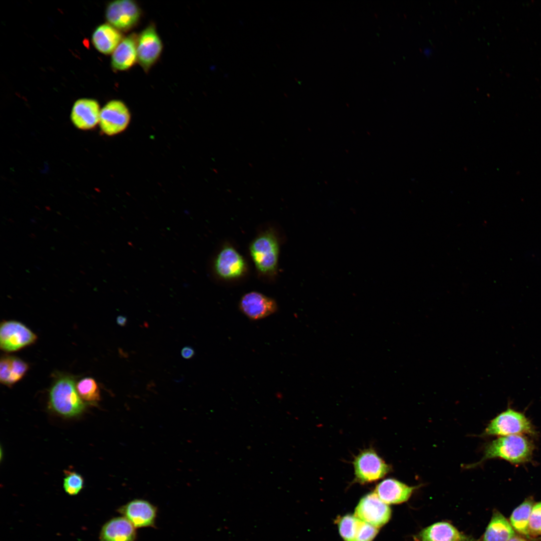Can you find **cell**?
I'll use <instances>...</instances> for the list:
<instances>
[{
  "instance_id": "cell-1",
  "label": "cell",
  "mask_w": 541,
  "mask_h": 541,
  "mask_svg": "<svg viewBox=\"0 0 541 541\" xmlns=\"http://www.w3.org/2000/svg\"><path fill=\"white\" fill-rule=\"evenodd\" d=\"M76 385L72 375L62 374L56 378L49 394V403L55 412L70 418L79 416L84 411L86 404L80 397Z\"/></svg>"
},
{
  "instance_id": "cell-2",
  "label": "cell",
  "mask_w": 541,
  "mask_h": 541,
  "mask_svg": "<svg viewBox=\"0 0 541 541\" xmlns=\"http://www.w3.org/2000/svg\"><path fill=\"white\" fill-rule=\"evenodd\" d=\"M533 450L532 442L520 434L504 436L489 443L485 447L481 460L470 465L469 467L477 466L487 459L497 457L512 463H523L530 459Z\"/></svg>"
},
{
  "instance_id": "cell-3",
  "label": "cell",
  "mask_w": 541,
  "mask_h": 541,
  "mask_svg": "<svg viewBox=\"0 0 541 541\" xmlns=\"http://www.w3.org/2000/svg\"><path fill=\"white\" fill-rule=\"evenodd\" d=\"M249 250L257 270L263 274H272L276 271L279 246L277 237L272 232H265L255 238L251 243Z\"/></svg>"
},
{
  "instance_id": "cell-4",
  "label": "cell",
  "mask_w": 541,
  "mask_h": 541,
  "mask_svg": "<svg viewBox=\"0 0 541 541\" xmlns=\"http://www.w3.org/2000/svg\"><path fill=\"white\" fill-rule=\"evenodd\" d=\"M355 480L361 484L372 482L384 477L391 468L373 449L362 451L353 461Z\"/></svg>"
},
{
  "instance_id": "cell-5",
  "label": "cell",
  "mask_w": 541,
  "mask_h": 541,
  "mask_svg": "<svg viewBox=\"0 0 541 541\" xmlns=\"http://www.w3.org/2000/svg\"><path fill=\"white\" fill-rule=\"evenodd\" d=\"M521 433H533L532 425L523 414L510 408L493 419L483 432L503 436Z\"/></svg>"
},
{
  "instance_id": "cell-6",
  "label": "cell",
  "mask_w": 541,
  "mask_h": 541,
  "mask_svg": "<svg viewBox=\"0 0 541 541\" xmlns=\"http://www.w3.org/2000/svg\"><path fill=\"white\" fill-rule=\"evenodd\" d=\"M37 335L20 322L3 321L0 326V348L5 352H13L35 343Z\"/></svg>"
},
{
  "instance_id": "cell-7",
  "label": "cell",
  "mask_w": 541,
  "mask_h": 541,
  "mask_svg": "<svg viewBox=\"0 0 541 541\" xmlns=\"http://www.w3.org/2000/svg\"><path fill=\"white\" fill-rule=\"evenodd\" d=\"M130 118V111L125 104L114 100L108 102L101 110L99 124L105 134L113 136L127 128Z\"/></svg>"
},
{
  "instance_id": "cell-8",
  "label": "cell",
  "mask_w": 541,
  "mask_h": 541,
  "mask_svg": "<svg viewBox=\"0 0 541 541\" xmlns=\"http://www.w3.org/2000/svg\"><path fill=\"white\" fill-rule=\"evenodd\" d=\"M354 515L359 519L378 528L388 522L391 510L375 493H368L358 504Z\"/></svg>"
},
{
  "instance_id": "cell-9",
  "label": "cell",
  "mask_w": 541,
  "mask_h": 541,
  "mask_svg": "<svg viewBox=\"0 0 541 541\" xmlns=\"http://www.w3.org/2000/svg\"><path fill=\"white\" fill-rule=\"evenodd\" d=\"M162 49V41L154 25L147 26L137 36V62L145 71L155 64Z\"/></svg>"
},
{
  "instance_id": "cell-10",
  "label": "cell",
  "mask_w": 541,
  "mask_h": 541,
  "mask_svg": "<svg viewBox=\"0 0 541 541\" xmlns=\"http://www.w3.org/2000/svg\"><path fill=\"white\" fill-rule=\"evenodd\" d=\"M141 10L133 1L119 0L110 3L106 11L108 22L118 30L127 31L138 23Z\"/></svg>"
},
{
  "instance_id": "cell-11",
  "label": "cell",
  "mask_w": 541,
  "mask_h": 541,
  "mask_svg": "<svg viewBox=\"0 0 541 541\" xmlns=\"http://www.w3.org/2000/svg\"><path fill=\"white\" fill-rule=\"evenodd\" d=\"M239 308L249 319L259 320L275 313L278 305L273 299L259 292H251L242 297Z\"/></svg>"
},
{
  "instance_id": "cell-12",
  "label": "cell",
  "mask_w": 541,
  "mask_h": 541,
  "mask_svg": "<svg viewBox=\"0 0 541 541\" xmlns=\"http://www.w3.org/2000/svg\"><path fill=\"white\" fill-rule=\"evenodd\" d=\"M135 528L153 526L157 515V508L150 502L135 499L118 509Z\"/></svg>"
},
{
  "instance_id": "cell-13",
  "label": "cell",
  "mask_w": 541,
  "mask_h": 541,
  "mask_svg": "<svg viewBox=\"0 0 541 541\" xmlns=\"http://www.w3.org/2000/svg\"><path fill=\"white\" fill-rule=\"evenodd\" d=\"M214 266L219 277L230 280L241 276L245 272L246 264L238 252L232 247L227 246L217 254Z\"/></svg>"
},
{
  "instance_id": "cell-14",
  "label": "cell",
  "mask_w": 541,
  "mask_h": 541,
  "mask_svg": "<svg viewBox=\"0 0 541 541\" xmlns=\"http://www.w3.org/2000/svg\"><path fill=\"white\" fill-rule=\"evenodd\" d=\"M101 110L98 103L93 99H81L74 104L71 120L78 129L87 130L99 123Z\"/></svg>"
},
{
  "instance_id": "cell-15",
  "label": "cell",
  "mask_w": 541,
  "mask_h": 541,
  "mask_svg": "<svg viewBox=\"0 0 541 541\" xmlns=\"http://www.w3.org/2000/svg\"><path fill=\"white\" fill-rule=\"evenodd\" d=\"M414 538L416 541H477L446 521L437 522L423 528Z\"/></svg>"
},
{
  "instance_id": "cell-16",
  "label": "cell",
  "mask_w": 541,
  "mask_h": 541,
  "mask_svg": "<svg viewBox=\"0 0 541 541\" xmlns=\"http://www.w3.org/2000/svg\"><path fill=\"white\" fill-rule=\"evenodd\" d=\"M417 486H410L393 478L386 479L376 487L374 492L387 504L407 501Z\"/></svg>"
},
{
  "instance_id": "cell-17",
  "label": "cell",
  "mask_w": 541,
  "mask_h": 541,
  "mask_svg": "<svg viewBox=\"0 0 541 541\" xmlns=\"http://www.w3.org/2000/svg\"><path fill=\"white\" fill-rule=\"evenodd\" d=\"M135 528L124 516L112 518L102 526L100 541H135Z\"/></svg>"
},
{
  "instance_id": "cell-18",
  "label": "cell",
  "mask_w": 541,
  "mask_h": 541,
  "mask_svg": "<svg viewBox=\"0 0 541 541\" xmlns=\"http://www.w3.org/2000/svg\"><path fill=\"white\" fill-rule=\"evenodd\" d=\"M137 36L134 34L122 39L113 52L111 64L116 70L126 71L137 61Z\"/></svg>"
},
{
  "instance_id": "cell-19",
  "label": "cell",
  "mask_w": 541,
  "mask_h": 541,
  "mask_svg": "<svg viewBox=\"0 0 541 541\" xmlns=\"http://www.w3.org/2000/svg\"><path fill=\"white\" fill-rule=\"evenodd\" d=\"M28 369V364L20 358L4 355L0 360L1 383L12 386L22 379Z\"/></svg>"
},
{
  "instance_id": "cell-20",
  "label": "cell",
  "mask_w": 541,
  "mask_h": 541,
  "mask_svg": "<svg viewBox=\"0 0 541 541\" xmlns=\"http://www.w3.org/2000/svg\"><path fill=\"white\" fill-rule=\"evenodd\" d=\"M121 33L109 24H103L95 31L92 41L95 48L101 53H113L123 39Z\"/></svg>"
},
{
  "instance_id": "cell-21",
  "label": "cell",
  "mask_w": 541,
  "mask_h": 541,
  "mask_svg": "<svg viewBox=\"0 0 541 541\" xmlns=\"http://www.w3.org/2000/svg\"><path fill=\"white\" fill-rule=\"evenodd\" d=\"M515 535L505 517L495 510L480 541H508Z\"/></svg>"
},
{
  "instance_id": "cell-22",
  "label": "cell",
  "mask_w": 541,
  "mask_h": 541,
  "mask_svg": "<svg viewBox=\"0 0 541 541\" xmlns=\"http://www.w3.org/2000/svg\"><path fill=\"white\" fill-rule=\"evenodd\" d=\"M533 504L532 498L526 499L515 508L510 517L512 527L518 533L524 535L529 534L528 522Z\"/></svg>"
},
{
  "instance_id": "cell-23",
  "label": "cell",
  "mask_w": 541,
  "mask_h": 541,
  "mask_svg": "<svg viewBox=\"0 0 541 541\" xmlns=\"http://www.w3.org/2000/svg\"><path fill=\"white\" fill-rule=\"evenodd\" d=\"M76 387L80 397L86 404L96 405L100 400L99 388L93 378H82L77 382Z\"/></svg>"
},
{
  "instance_id": "cell-24",
  "label": "cell",
  "mask_w": 541,
  "mask_h": 541,
  "mask_svg": "<svg viewBox=\"0 0 541 541\" xmlns=\"http://www.w3.org/2000/svg\"><path fill=\"white\" fill-rule=\"evenodd\" d=\"M361 520L355 515L347 514L337 520L340 534L345 541H354Z\"/></svg>"
},
{
  "instance_id": "cell-25",
  "label": "cell",
  "mask_w": 541,
  "mask_h": 541,
  "mask_svg": "<svg viewBox=\"0 0 541 541\" xmlns=\"http://www.w3.org/2000/svg\"><path fill=\"white\" fill-rule=\"evenodd\" d=\"M63 487L65 492L70 495L78 494L84 487V479L79 473L74 471H65Z\"/></svg>"
},
{
  "instance_id": "cell-26",
  "label": "cell",
  "mask_w": 541,
  "mask_h": 541,
  "mask_svg": "<svg viewBox=\"0 0 541 541\" xmlns=\"http://www.w3.org/2000/svg\"><path fill=\"white\" fill-rule=\"evenodd\" d=\"M529 534H541V501L535 504L532 508L528 522Z\"/></svg>"
},
{
  "instance_id": "cell-27",
  "label": "cell",
  "mask_w": 541,
  "mask_h": 541,
  "mask_svg": "<svg viewBox=\"0 0 541 541\" xmlns=\"http://www.w3.org/2000/svg\"><path fill=\"white\" fill-rule=\"evenodd\" d=\"M378 532V528L361 520L354 541H372Z\"/></svg>"
},
{
  "instance_id": "cell-28",
  "label": "cell",
  "mask_w": 541,
  "mask_h": 541,
  "mask_svg": "<svg viewBox=\"0 0 541 541\" xmlns=\"http://www.w3.org/2000/svg\"><path fill=\"white\" fill-rule=\"evenodd\" d=\"M181 356L185 359H189L195 355L194 350L190 346H185L181 351Z\"/></svg>"
},
{
  "instance_id": "cell-29",
  "label": "cell",
  "mask_w": 541,
  "mask_h": 541,
  "mask_svg": "<svg viewBox=\"0 0 541 541\" xmlns=\"http://www.w3.org/2000/svg\"><path fill=\"white\" fill-rule=\"evenodd\" d=\"M116 322L118 325L121 327H124L127 324V318L126 316L122 315L119 316L117 318Z\"/></svg>"
},
{
  "instance_id": "cell-30",
  "label": "cell",
  "mask_w": 541,
  "mask_h": 541,
  "mask_svg": "<svg viewBox=\"0 0 541 541\" xmlns=\"http://www.w3.org/2000/svg\"><path fill=\"white\" fill-rule=\"evenodd\" d=\"M508 541H526V540H525L524 539H523L522 538H521V537H518V536H514L512 538H511Z\"/></svg>"
}]
</instances>
